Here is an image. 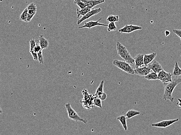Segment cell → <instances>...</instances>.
Returning a JSON list of instances; mask_svg holds the SVG:
<instances>
[{"mask_svg":"<svg viewBox=\"0 0 181 135\" xmlns=\"http://www.w3.org/2000/svg\"><path fill=\"white\" fill-rule=\"evenodd\" d=\"M165 34L166 36H169L170 34V32L169 31L167 30L165 31Z\"/></svg>","mask_w":181,"mask_h":135,"instance_id":"obj_35","label":"cell"},{"mask_svg":"<svg viewBox=\"0 0 181 135\" xmlns=\"http://www.w3.org/2000/svg\"><path fill=\"white\" fill-rule=\"evenodd\" d=\"M38 61L39 63L43 64H44V59L42 53V51L39 52L38 53Z\"/></svg>","mask_w":181,"mask_h":135,"instance_id":"obj_29","label":"cell"},{"mask_svg":"<svg viewBox=\"0 0 181 135\" xmlns=\"http://www.w3.org/2000/svg\"><path fill=\"white\" fill-rule=\"evenodd\" d=\"M113 64L115 66L118 67L128 74H135L134 69L130 65V64L125 61L115 59L113 61Z\"/></svg>","mask_w":181,"mask_h":135,"instance_id":"obj_3","label":"cell"},{"mask_svg":"<svg viewBox=\"0 0 181 135\" xmlns=\"http://www.w3.org/2000/svg\"><path fill=\"white\" fill-rule=\"evenodd\" d=\"M180 40H181V37H180Z\"/></svg>","mask_w":181,"mask_h":135,"instance_id":"obj_37","label":"cell"},{"mask_svg":"<svg viewBox=\"0 0 181 135\" xmlns=\"http://www.w3.org/2000/svg\"><path fill=\"white\" fill-rule=\"evenodd\" d=\"M104 81L102 80L101 82L100 85L96 90L95 94L94 95V97H98L102 100H105L106 99L107 95L103 92V86Z\"/></svg>","mask_w":181,"mask_h":135,"instance_id":"obj_8","label":"cell"},{"mask_svg":"<svg viewBox=\"0 0 181 135\" xmlns=\"http://www.w3.org/2000/svg\"><path fill=\"white\" fill-rule=\"evenodd\" d=\"M173 33L177 35L179 37H181V30L174 29L173 31Z\"/></svg>","mask_w":181,"mask_h":135,"instance_id":"obj_33","label":"cell"},{"mask_svg":"<svg viewBox=\"0 0 181 135\" xmlns=\"http://www.w3.org/2000/svg\"><path fill=\"white\" fill-rule=\"evenodd\" d=\"M142 29L143 27L141 26L133 25H126L123 27L119 29L118 32L120 33L129 34L135 31L141 30Z\"/></svg>","mask_w":181,"mask_h":135,"instance_id":"obj_5","label":"cell"},{"mask_svg":"<svg viewBox=\"0 0 181 135\" xmlns=\"http://www.w3.org/2000/svg\"><path fill=\"white\" fill-rule=\"evenodd\" d=\"M178 121L179 119L178 118L173 119V120H163L158 123H153L151 125V126L156 127V128H165L170 126L173 124L178 122Z\"/></svg>","mask_w":181,"mask_h":135,"instance_id":"obj_7","label":"cell"},{"mask_svg":"<svg viewBox=\"0 0 181 135\" xmlns=\"http://www.w3.org/2000/svg\"><path fill=\"white\" fill-rule=\"evenodd\" d=\"M65 106L69 118L75 122H81L85 124H87L88 122V120L80 117L76 111L72 108L71 105L70 103L66 104Z\"/></svg>","mask_w":181,"mask_h":135,"instance_id":"obj_4","label":"cell"},{"mask_svg":"<svg viewBox=\"0 0 181 135\" xmlns=\"http://www.w3.org/2000/svg\"><path fill=\"white\" fill-rule=\"evenodd\" d=\"M102 19V18H101L97 21H91L88 22H86L83 26H80L78 27L79 29H83V28H87L89 29H91L93 27H95L97 26H101L104 27H108V25L102 24V23L99 22Z\"/></svg>","mask_w":181,"mask_h":135,"instance_id":"obj_10","label":"cell"},{"mask_svg":"<svg viewBox=\"0 0 181 135\" xmlns=\"http://www.w3.org/2000/svg\"><path fill=\"white\" fill-rule=\"evenodd\" d=\"M108 32L113 31H116L117 30V27L116 26L115 22H110L108 26Z\"/></svg>","mask_w":181,"mask_h":135,"instance_id":"obj_25","label":"cell"},{"mask_svg":"<svg viewBox=\"0 0 181 135\" xmlns=\"http://www.w3.org/2000/svg\"><path fill=\"white\" fill-rule=\"evenodd\" d=\"M39 44L41 47L42 50L48 48L49 42L48 40L44 37L43 36H40L39 37Z\"/></svg>","mask_w":181,"mask_h":135,"instance_id":"obj_16","label":"cell"},{"mask_svg":"<svg viewBox=\"0 0 181 135\" xmlns=\"http://www.w3.org/2000/svg\"><path fill=\"white\" fill-rule=\"evenodd\" d=\"M31 55H32L33 60L34 61H38V53H37L34 52L33 51L30 52Z\"/></svg>","mask_w":181,"mask_h":135,"instance_id":"obj_32","label":"cell"},{"mask_svg":"<svg viewBox=\"0 0 181 135\" xmlns=\"http://www.w3.org/2000/svg\"><path fill=\"white\" fill-rule=\"evenodd\" d=\"M148 67L157 73H158L159 72L163 70L161 65L156 61H154Z\"/></svg>","mask_w":181,"mask_h":135,"instance_id":"obj_15","label":"cell"},{"mask_svg":"<svg viewBox=\"0 0 181 135\" xmlns=\"http://www.w3.org/2000/svg\"><path fill=\"white\" fill-rule=\"evenodd\" d=\"M181 83V78H176L171 82L164 84V92L163 97V100H169L173 103L174 99L173 97V93L177 85Z\"/></svg>","mask_w":181,"mask_h":135,"instance_id":"obj_1","label":"cell"},{"mask_svg":"<svg viewBox=\"0 0 181 135\" xmlns=\"http://www.w3.org/2000/svg\"><path fill=\"white\" fill-rule=\"evenodd\" d=\"M86 6L90 7L91 9H93V7H95L96 6L102 4L105 2V0H81Z\"/></svg>","mask_w":181,"mask_h":135,"instance_id":"obj_12","label":"cell"},{"mask_svg":"<svg viewBox=\"0 0 181 135\" xmlns=\"http://www.w3.org/2000/svg\"><path fill=\"white\" fill-rule=\"evenodd\" d=\"M172 75L170 73H167L166 76H165L163 79H162L160 81H161L163 84L171 82L172 81Z\"/></svg>","mask_w":181,"mask_h":135,"instance_id":"obj_23","label":"cell"},{"mask_svg":"<svg viewBox=\"0 0 181 135\" xmlns=\"http://www.w3.org/2000/svg\"><path fill=\"white\" fill-rule=\"evenodd\" d=\"M117 120L120 122L125 131H127L128 130V127H127V118L125 116L121 115L119 116V117H117Z\"/></svg>","mask_w":181,"mask_h":135,"instance_id":"obj_19","label":"cell"},{"mask_svg":"<svg viewBox=\"0 0 181 135\" xmlns=\"http://www.w3.org/2000/svg\"><path fill=\"white\" fill-rule=\"evenodd\" d=\"M3 111L2 108L0 107V114H2L3 113Z\"/></svg>","mask_w":181,"mask_h":135,"instance_id":"obj_36","label":"cell"},{"mask_svg":"<svg viewBox=\"0 0 181 135\" xmlns=\"http://www.w3.org/2000/svg\"><path fill=\"white\" fill-rule=\"evenodd\" d=\"M178 100L179 103H177V106L179 109H181V99L179 98L178 99Z\"/></svg>","mask_w":181,"mask_h":135,"instance_id":"obj_34","label":"cell"},{"mask_svg":"<svg viewBox=\"0 0 181 135\" xmlns=\"http://www.w3.org/2000/svg\"><path fill=\"white\" fill-rule=\"evenodd\" d=\"M145 78L148 80H158V75L155 72L150 73L145 77Z\"/></svg>","mask_w":181,"mask_h":135,"instance_id":"obj_21","label":"cell"},{"mask_svg":"<svg viewBox=\"0 0 181 135\" xmlns=\"http://www.w3.org/2000/svg\"><path fill=\"white\" fill-rule=\"evenodd\" d=\"M74 4H76L81 9L84 8L86 6L85 3L81 0H74Z\"/></svg>","mask_w":181,"mask_h":135,"instance_id":"obj_27","label":"cell"},{"mask_svg":"<svg viewBox=\"0 0 181 135\" xmlns=\"http://www.w3.org/2000/svg\"><path fill=\"white\" fill-rule=\"evenodd\" d=\"M119 20V17L118 15H110L108 16V18H107V21L108 22H115L118 21Z\"/></svg>","mask_w":181,"mask_h":135,"instance_id":"obj_24","label":"cell"},{"mask_svg":"<svg viewBox=\"0 0 181 135\" xmlns=\"http://www.w3.org/2000/svg\"><path fill=\"white\" fill-rule=\"evenodd\" d=\"M28 17V9L27 7L21 13L20 17V21L28 23L27 19Z\"/></svg>","mask_w":181,"mask_h":135,"instance_id":"obj_22","label":"cell"},{"mask_svg":"<svg viewBox=\"0 0 181 135\" xmlns=\"http://www.w3.org/2000/svg\"><path fill=\"white\" fill-rule=\"evenodd\" d=\"M102 9L101 8L95 9H92L88 13H86L85 15L83 16L82 18L78 20V22H77V24L79 25L83 22L85 20L89 19L91 17L97 15L98 14L100 13V12H102Z\"/></svg>","mask_w":181,"mask_h":135,"instance_id":"obj_6","label":"cell"},{"mask_svg":"<svg viewBox=\"0 0 181 135\" xmlns=\"http://www.w3.org/2000/svg\"><path fill=\"white\" fill-rule=\"evenodd\" d=\"M90 7L86 6L84 8L81 9V10H79L78 9H77V18H78L80 17V16H84L86 14L88 13V12L91 11V9Z\"/></svg>","mask_w":181,"mask_h":135,"instance_id":"obj_18","label":"cell"},{"mask_svg":"<svg viewBox=\"0 0 181 135\" xmlns=\"http://www.w3.org/2000/svg\"><path fill=\"white\" fill-rule=\"evenodd\" d=\"M157 53H153L149 54H145L144 56V65L147 66L148 64H150L156 57Z\"/></svg>","mask_w":181,"mask_h":135,"instance_id":"obj_14","label":"cell"},{"mask_svg":"<svg viewBox=\"0 0 181 135\" xmlns=\"http://www.w3.org/2000/svg\"><path fill=\"white\" fill-rule=\"evenodd\" d=\"M167 74V72L163 70L159 72L158 75V80H160V81L161 80L166 76Z\"/></svg>","mask_w":181,"mask_h":135,"instance_id":"obj_28","label":"cell"},{"mask_svg":"<svg viewBox=\"0 0 181 135\" xmlns=\"http://www.w3.org/2000/svg\"><path fill=\"white\" fill-rule=\"evenodd\" d=\"M144 56L143 54H138L134 58L135 68L141 67L144 65Z\"/></svg>","mask_w":181,"mask_h":135,"instance_id":"obj_13","label":"cell"},{"mask_svg":"<svg viewBox=\"0 0 181 135\" xmlns=\"http://www.w3.org/2000/svg\"><path fill=\"white\" fill-rule=\"evenodd\" d=\"M140 114H141V112L139 111L135 110H130L126 113L125 115L127 119H130Z\"/></svg>","mask_w":181,"mask_h":135,"instance_id":"obj_17","label":"cell"},{"mask_svg":"<svg viewBox=\"0 0 181 135\" xmlns=\"http://www.w3.org/2000/svg\"><path fill=\"white\" fill-rule=\"evenodd\" d=\"M151 70L147 66L143 67H138L134 70L135 74L142 76H145L150 73Z\"/></svg>","mask_w":181,"mask_h":135,"instance_id":"obj_11","label":"cell"},{"mask_svg":"<svg viewBox=\"0 0 181 135\" xmlns=\"http://www.w3.org/2000/svg\"><path fill=\"white\" fill-rule=\"evenodd\" d=\"M41 51H42V50L40 45V44L37 43V45H36V46L34 47V49L33 50V51H34V52L38 53L39 52Z\"/></svg>","mask_w":181,"mask_h":135,"instance_id":"obj_31","label":"cell"},{"mask_svg":"<svg viewBox=\"0 0 181 135\" xmlns=\"http://www.w3.org/2000/svg\"><path fill=\"white\" fill-rule=\"evenodd\" d=\"M36 45H37V43H36L34 39H31L30 41V52L33 51Z\"/></svg>","mask_w":181,"mask_h":135,"instance_id":"obj_30","label":"cell"},{"mask_svg":"<svg viewBox=\"0 0 181 135\" xmlns=\"http://www.w3.org/2000/svg\"><path fill=\"white\" fill-rule=\"evenodd\" d=\"M102 100L98 98V97H94V105L98 107L101 109H103L102 106Z\"/></svg>","mask_w":181,"mask_h":135,"instance_id":"obj_26","label":"cell"},{"mask_svg":"<svg viewBox=\"0 0 181 135\" xmlns=\"http://www.w3.org/2000/svg\"><path fill=\"white\" fill-rule=\"evenodd\" d=\"M28 9V23L30 22L36 15L37 11V7L34 2L31 3L27 7Z\"/></svg>","mask_w":181,"mask_h":135,"instance_id":"obj_9","label":"cell"},{"mask_svg":"<svg viewBox=\"0 0 181 135\" xmlns=\"http://www.w3.org/2000/svg\"><path fill=\"white\" fill-rule=\"evenodd\" d=\"M172 75L174 77H178L181 76V69L179 66L178 63L177 61L175 62V64H174Z\"/></svg>","mask_w":181,"mask_h":135,"instance_id":"obj_20","label":"cell"},{"mask_svg":"<svg viewBox=\"0 0 181 135\" xmlns=\"http://www.w3.org/2000/svg\"><path fill=\"white\" fill-rule=\"evenodd\" d=\"M116 46L118 55L125 62L130 64H133L135 63L134 59L132 57L125 46L119 42H117Z\"/></svg>","mask_w":181,"mask_h":135,"instance_id":"obj_2","label":"cell"}]
</instances>
